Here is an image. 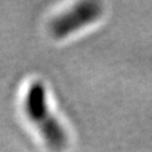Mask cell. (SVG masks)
Segmentation results:
<instances>
[{"label": "cell", "instance_id": "cell-1", "mask_svg": "<svg viewBox=\"0 0 152 152\" xmlns=\"http://www.w3.org/2000/svg\"><path fill=\"white\" fill-rule=\"evenodd\" d=\"M25 112L53 151L64 150L68 137L63 127L50 112L46 104L45 87L41 81L33 82L28 88L25 97Z\"/></svg>", "mask_w": 152, "mask_h": 152}, {"label": "cell", "instance_id": "cell-2", "mask_svg": "<svg viewBox=\"0 0 152 152\" xmlns=\"http://www.w3.org/2000/svg\"><path fill=\"white\" fill-rule=\"evenodd\" d=\"M100 4L94 1L79 2L70 10L55 17L50 24V31L56 38H63L96 22L102 16Z\"/></svg>", "mask_w": 152, "mask_h": 152}]
</instances>
